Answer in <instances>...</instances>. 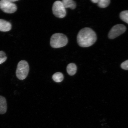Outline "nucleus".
Returning <instances> with one entry per match:
<instances>
[{"mask_svg": "<svg viewBox=\"0 0 128 128\" xmlns=\"http://www.w3.org/2000/svg\"><path fill=\"white\" fill-rule=\"evenodd\" d=\"M77 71V67L76 64L71 63L68 65L67 67V71L69 75L73 76L76 74Z\"/></svg>", "mask_w": 128, "mask_h": 128, "instance_id": "9d476101", "label": "nucleus"}, {"mask_svg": "<svg viewBox=\"0 0 128 128\" xmlns=\"http://www.w3.org/2000/svg\"><path fill=\"white\" fill-rule=\"evenodd\" d=\"M121 67L123 69L128 70V60L122 63Z\"/></svg>", "mask_w": 128, "mask_h": 128, "instance_id": "2eb2a0df", "label": "nucleus"}, {"mask_svg": "<svg viewBox=\"0 0 128 128\" xmlns=\"http://www.w3.org/2000/svg\"><path fill=\"white\" fill-rule=\"evenodd\" d=\"M53 13L56 17L59 18H63L66 15V10L62 1L55 2L52 7Z\"/></svg>", "mask_w": 128, "mask_h": 128, "instance_id": "20e7f679", "label": "nucleus"}, {"mask_svg": "<svg viewBox=\"0 0 128 128\" xmlns=\"http://www.w3.org/2000/svg\"><path fill=\"white\" fill-rule=\"evenodd\" d=\"M64 77L63 74L60 72L56 73L53 75L52 78L56 82H60L63 80Z\"/></svg>", "mask_w": 128, "mask_h": 128, "instance_id": "9b49d317", "label": "nucleus"}, {"mask_svg": "<svg viewBox=\"0 0 128 128\" xmlns=\"http://www.w3.org/2000/svg\"><path fill=\"white\" fill-rule=\"evenodd\" d=\"M96 34L93 30L89 28H84L78 33L77 39L78 44L81 47H90L96 41Z\"/></svg>", "mask_w": 128, "mask_h": 128, "instance_id": "f257e3e1", "label": "nucleus"}, {"mask_svg": "<svg viewBox=\"0 0 128 128\" xmlns=\"http://www.w3.org/2000/svg\"><path fill=\"white\" fill-rule=\"evenodd\" d=\"M120 17L123 21L128 24V10H124L121 12Z\"/></svg>", "mask_w": 128, "mask_h": 128, "instance_id": "ddd939ff", "label": "nucleus"}, {"mask_svg": "<svg viewBox=\"0 0 128 128\" xmlns=\"http://www.w3.org/2000/svg\"><path fill=\"white\" fill-rule=\"evenodd\" d=\"M62 1L66 9L69 8L72 9H74L76 8V2L72 0H63Z\"/></svg>", "mask_w": 128, "mask_h": 128, "instance_id": "1a4fd4ad", "label": "nucleus"}, {"mask_svg": "<svg viewBox=\"0 0 128 128\" xmlns=\"http://www.w3.org/2000/svg\"><path fill=\"white\" fill-rule=\"evenodd\" d=\"M29 70V66L28 62L25 60L20 61L18 64L16 70L17 77L21 80L25 79L28 76Z\"/></svg>", "mask_w": 128, "mask_h": 128, "instance_id": "7ed1b4c3", "label": "nucleus"}, {"mask_svg": "<svg viewBox=\"0 0 128 128\" xmlns=\"http://www.w3.org/2000/svg\"><path fill=\"white\" fill-rule=\"evenodd\" d=\"M0 9L6 13L12 14L15 12L17 8L16 4L9 0H2L0 1Z\"/></svg>", "mask_w": 128, "mask_h": 128, "instance_id": "39448f33", "label": "nucleus"}, {"mask_svg": "<svg viewBox=\"0 0 128 128\" xmlns=\"http://www.w3.org/2000/svg\"><path fill=\"white\" fill-rule=\"evenodd\" d=\"M12 25L10 22L0 19V31L8 32L12 29Z\"/></svg>", "mask_w": 128, "mask_h": 128, "instance_id": "0eeeda50", "label": "nucleus"}, {"mask_svg": "<svg viewBox=\"0 0 128 128\" xmlns=\"http://www.w3.org/2000/svg\"><path fill=\"white\" fill-rule=\"evenodd\" d=\"M93 3H95V4H97L98 1V0H91Z\"/></svg>", "mask_w": 128, "mask_h": 128, "instance_id": "dca6fc26", "label": "nucleus"}, {"mask_svg": "<svg viewBox=\"0 0 128 128\" xmlns=\"http://www.w3.org/2000/svg\"><path fill=\"white\" fill-rule=\"evenodd\" d=\"M7 102L5 98L0 96V114H4L7 112Z\"/></svg>", "mask_w": 128, "mask_h": 128, "instance_id": "6e6552de", "label": "nucleus"}, {"mask_svg": "<svg viewBox=\"0 0 128 128\" xmlns=\"http://www.w3.org/2000/svg\"><path fill=\"white\" fill-rule=\"evenodd\" d=\"M110 0H98V6L100 8H106L110 4Z\"/></svg>", "mask_w": 128, "mask_h": 128, "instance_id": "f8f14e48", "label": "nucleus"}, {"mask_svg": "<svg viewBox=\"0 0 128 128\" xmlns=\"http://www.w3.org/2000/svg\"><path fill=\"white\" fill-rule=\"evenodd\" d=\"M9 1L11 2H15L18 1V0H9Z\"/></svg>", "mask_w": 128, "mask_h": 128, "instance_id": "f3484780", "label": "nucleus"}, {"mask_svg": "<svg viewBox=\"0 0 128 128\" xmlns=\"http://www.w3.org/2000/svg\"><path fill=\"white\" fill-rule=\"evenodd\" d=\"M7 59L6 54L4 51H0V64L5 62Z\"/></svg>", "mask_w": 128, "mask_h": 128, "instance_id": "4468645a", "label": "nucleus"}, {"mask_svg": "<svg viewBox=\"0 0 128 128\" xmlns=\"http://www.w3.org/2000/svg\"><path fill=\"white\" fill-rule=\"evenodd\" d=\"M68 42V38L65 35L62 33L54 34L50 38V46L55 48L63 47L66 46Z\"/></svg>", "mask_w": 128, "mask_h": 128, "instance_id": "f03ea898", "label": "nucleus"}, {"mask_svg": "<svg viewBox=\"0 0 128 128\" xmlns=\"http://www.w3.org/2000/svg\"><path fill=\"white\" fill-rule=\"evenodd\" d=\"M126 27L122 24H118L114 26L110 30L108 34V38L113 39L118 37L126 32Z\"/></svg>", "mask_w": 128, "mask_h": 128, "instance_id": "423d86ee", "label": "nucleus"}]
</instances>
